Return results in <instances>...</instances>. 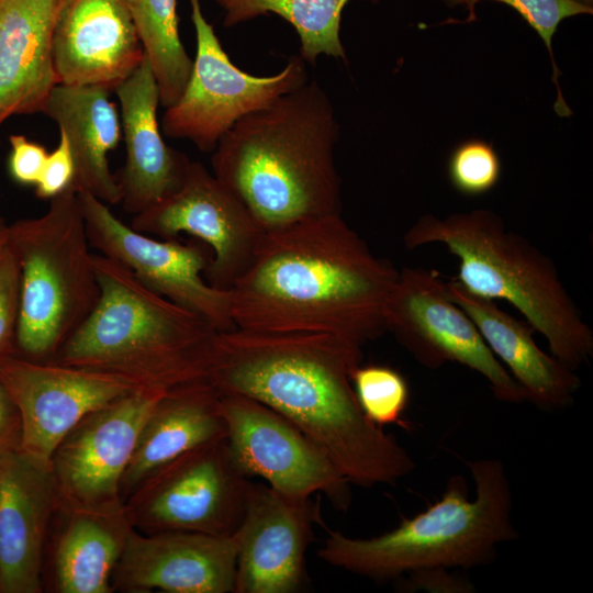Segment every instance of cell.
I'll return each mask as SVG.
<instances>
[{
	"label": "cell",
	"instance_id": "cell-11",
	"mask_svg": "<svg viewBox=\"0 0 593 593\" xmlns=\"http://www.w3.org/2000/svg\"><path fill=\"white\" fill-rule=\"evenodd\" d=\"M225 444L235 468L295 499L324 494L338 510L351 503L350 482L327 452L284 416L245 395L219 393Z\"/></svg>",
	"mask_w": 593,
	"mask_h": 593
},
{
	"label": "cell",
	"instance_id": "cell-25",
	"mask_svg": "<svg viewBox=\"0 0 593 593\" xmlns=\"http://www.w3.org/2000/svg\"><path fill=\"white\" fill-rule=\"evenodd\" d=\"M66 518L53 551L58 593H112V575L134 530L125 508L59 511Z\"/></svg>",
	"mask_w": 593,
	"mask_h": 593
},
{
	"label": "cell",
	"instance_id": "cell-29",
	"mask_svg": "<svg viewBox=\"0 0 593 593\" xmlns=\"http://www.w3.org/2000/svg\"><path fill=\"white\" fill-rule=\"evenodd\" d=\"M351 383L358 404L370 422L380 427L403 425L410 389L401 372L383 365H359L351 373Z\"/></svg>",
	"mask_w": 593,
	"mask_h": 593
},
{
	"label": "cell",
	"instance_id": "cell-14",
	"mask_svg": "<svg viewBox=\"0 0 593 593\" xmlns=\"http://www.w3.org/2000/svg\"><path fill=\"white\" fill-rule=\"evenodd\" d=\"M77 195L91 248L122 264L150 290L200 315L217 332L236 327L230 291L212 287L204 277L211 261L204 247L137 232L92 194L78 191Z\"/></svg>",
	"mask_w": 593,
	"mask_h": 593
},
{
	"label": "cell",
	"instance_id": "cell-34",
	"mask_svg": "<svg viewBox=\"0 0 593 593\" xmlns=\"http://www.w3.org/2000/svg\"><path fill=\"white\" fill-rule=\"evenodd\" d=\"M407 575L406 589L440 593H466L472 585L449 573L445 568L424 569Z\"/></svg>",
	"mask_w": 593,
	"mask_h": 593
},
{
	"label": "cell",
	"instance_id": "cell-3",
	"mask_svg": "<svg viewBox=\"0 0 593 593\" xmlns=\"http://www.w3.org/2000/svg\"><path fill=\"white\" fill-rule=\"evenodd\" d=\"M339 126L316 81L236 122L212 152L213 175L267 232L340 214Z\"/></svg>",
	"mask_w": 593,
	"mask_h": 593
},
{
	"label": "cell",
	"instance_id": "cell-30",
	"mask_svg": "<svg viewBox=\"0 0 593 593\" xmlns=\"http://www.w3.org/2000/svg\"><path fill=\"white\" fill-rule=\"evenodd\" d=\"M502 163L491 143L470 138L458 144L449 155L447 176L459 193L477 197L491 191L500 181Z\"/></svg>",
	"mask_w": 593,
	"mask_h": 593
},
{
	"label": "cell",
	"instance_id": "cell-2",
	"mask_svg": "<svg viewBox=\"0 0 593 593\" xmlns=\"http://www.w3.org/2000/svg\"><path fill=\"white\" fill-rule=\"evenodd\" d=\"M399 270L372 253L340 214L267 233L230 290L236 327L327 333L363 346L385 329Z\"/></svg>",
	"mask_w": 593,
	"mask_h": 593
},
{
	"label": "cell",
	"instance_id": "cell-22",
	"mask_svg": "<svg viewBox=\"0 0 593 593\" xmlns=\"http://www.w3.org/2000/svg\"><path fill=\"white\" fill-rule=\"evenodd\" d=\"M450 298L470 316L484 342L523 389L526 401L542 410L570 405L580 378L562 361L545 353L534 339L535 328L500 309L495 301L474 295L454 278Z\"/></svg>",
	"mask_w": 593,
	"mask_h": 593
},
{
	"label": "cell",
	"instance_id": "cell-1",
	"mask_svg": "<svg viewBox=\"0 0 593 593\" xmlns=\"http://www.w3.org/2000/svg\"><path fill=\"white\" fill-rule=\"evenodd\" d=\"M362 347L327 333L217 332L203 381L254 399L320 445L350 483L394 484L415 462L362 413L351 383Z\"/></svg>",
	"mask_w": 593,
	"mask_h": 593
},
{
	"label": "cell",
	"instance_id": "cell-6",
	"mask_svg": "<svg viewBox=\"0 0 593 593\" xmlns=\"http://www.w3.org/2000/svg\"><path fill=\"white\" fill-rule=\"evenodd\" d=\"M475 499L462 477H452L440 499L394 529L371 538L336 530L317 556L328 564L376 581L433 568H474L493 560L496 547L517 537L512 522V492L503 463H469Z\"/></svg>",
	"mask_w": 593,
	"mask_h": 593
},
{
	"label": "cell",
	"instance_id": "cell-28",
	"mask_svg": "<svg viewBox=\"0 0 593 593\" xmlns=\"http://www.w3.org/2000/svg\"><path fill=\"white\" fill-rule=\"evenodd\" d=\"M448 8H462L467 11L463 23H472L478 20L477 7L481 1H493L505 4L513 9L521 18L538 34L546 45L551 58L553 69V83L557 88V101L555 111L560 116H568L571 110L563 99L559 87V70L552 52L553 36L559 25L566 19L577 15L593 13V7H588L574 0H436Z\"/></svg>",
	"mask_w": 593,
	"mask_h": 593
},
{
	"label": "cell",
	"instance_id": "cell-33",
	"mask_svg": "<svg viewBox=\"0 0 593 593\" xmlns=\"http://www.w3.org/2000/svg\"><path fill=\"white\" fill-rule=\"evenodd\" d=\"M9 142L8 171L11 179L23 186H35L48 155L46 148L21 134L10 135Z\"/></svg>",
	"mask_w": 593,
	"mask_h": 593
},
{
	"label": "cell",
	"instance_id": "cell-37",
	"mask_svg": "<svg viewBox=\"0 0 593 593\" xmlns=\"http://www.w3.org/2000/svg\"><path fill=\"white\" fill-rule=\"evenodd\" d=\"M579 3H582L584 5H588V7H593V0H574Z\"/></svg>",
	"mask_w": 593,
	"mask_h": 593
},
{
	"label": "cell",
	"instance_id": "cell-27",
	"mask_svg": "<svg viewBox=\"0 0 593 593\" xmlns=\"http://www.w3.org/2000/svg\"><path fill=\"white\" fill-rule=\"evenodd\" d=\"M125 1L157 81L159 102L167 108L182 93L192 68L179 34L177 0Z\"/></svg>",
	"mask_w": 593,
	"mask_h": 593
},
{
	"label": "cell",
	"instance_id": "cell-13",
	"mask_svg": "<svg viewBox=\"0 0 593 593\" xmlns=\"http://www.w3.org/2000/svg\"><path fill=\"white\" fill-rule=\"evenodd\" d=\"M131 226L163 239L189 234L211 249L206 281L230 291L257 256L267 232L213 172L189 165L181 186L170 195L134 215Z\"/></svg>",
	"mask_w": 593,
	"mask_h": 593
},
{
	"label": "cell",
	"instance_id": "cell-23",
	"mask_svg": "<svg viewBox=\"0 0 593 593\" xmlns=\"http://www.w3.org/2000/svg\"><path fill=\"white\" fill-rule=\"evenodd\" d=\"M110 92L99 86L57 83L42 112L68 138L75 163L69 189L88 192L108 205L122 201L121 187L108 161V154L122 137L121 116Z\"/></svg>",
	"mask_w": 593,
	"mask_h": 593
},
{
	"label": "cell",
	"instance_id": "cell-10",
	"mask_svg": "<svg viewBox=\"0 0 593 593\" xmlns=\"http://www.w3.org/2000/svg\"><path fill=\"white\" fill-rule=\"evenodd\" d=\"M383 324L423 366L437 369L447 362L460 363L482 376L500 401H526L473 321L450 298L439 272L422 267L399 270L384 304Z\"/></svg>",
	"mask_w": 593,
	"mask_h": 593
},
{
	"label": "cell",
	"instance_id": "cell-36",
	"mask_svg": "<svg viewBox=\"0 0 593 593\" xmlns=\"http://www.w3.org/2000/svg\"><path fill=\"white\" fill-rule=\"evenodd\" d=\"M8 228L9 224L5 222V220L0 215V245L5 243L7 236H8Z\"/></svg>",
	"mask_w": 593,
	"mask_h": 593
},
{
	"label": "cell",
	"instance_id": "cell-8",
	"mask_svg": "<svg viewBox=\"0 0 593 593\" xmlns=\"http://www.w3.org/2000/svg\"><path fill=\"white\" fill-rule=\"evenodd\" d=\"M250 480L233 465L225 437L167 462L125 499L124 508L142 534L191 532L233 536Z\"/></svg>",
	"mask_w": 593,
	"mask_h": 593
},
{
	"label": "cell",
	"instance_id": "cell-18",
	"mask_svg": "<svg viewBox=\"0 0 593 593\" xmlns=\"http://www.w3.org/2000/svg\"><path fill=\"white\" fill-rule=\"evenodd\" d=\"M145 57L125 0H64L53 40L57 83L110 91Z\"/></svg>",
	"mask_w": 593,
	"mask_h": 593
},
{
	"label": "cell",
	"instance_id": "cell-24",
	"mask_svg": "<svg viewBox=\"0 0 593 593\" xmlns=\"http://www.w3.org/2000/svg\"><path fill=\"white\" fill-rule=\"evenodd\" d=\"M225 437L220 394L208 382L194 381L167 390L143 425L121 481L125 499L150 473L180 455Z\"/></svg>",
	"mask_w": 593,
	"mask_h": 593
},
{
	"label": "cell",
	"instance_id": "cell-31",
	"mask_svg": "<svg viewBox=\"0 0 593 593\" xmlns=\"http://www.w3.org/2000/svg\"><path fill=\"white\" fill-rule=\"evenodd\" d=\"M20 314V270L5 243L0 245V363L16 355Z\"/></svg>",
	"mask_w": 593,
	"mask_h": 593
},
{
	"label": "cell",
	"instance_id": "cell-12",
	"mask_svg": "<svg viewBox=\"0 0 593 593\" xmlns=\"http://www.w3.org/2000/svg\"><path fill=\"white\" fill-rule=\"evenodd\" d=\"M167 390L138 388L91 412L55 449L59 511L124 507L121 481L153 407Z\"/></svg>",
	"mask_w": 593,
	"mask_h": 593
},
{
	"label": "cell",
	"instance_id": "cell-7",
	"mask_svg": "<svg viewBox=\"0 0 593 593\" xmlns=\"http://www.w3.org/2000/svg\"><path fill=\"white\" fill-rule=\"evenodd\" d=\"M5 242L20 270L16 356L51 362L100 295L77 192L68 189L44 214L9 224Z\"/></svg>",
	"mask_w": 593,
	"mask_h": 593
},
{
	"label": "cell",
	"instance_id": "cell-5",
	"mask_svg": "<svg viewBox=\"0 0 593 593\" xmlns=\"http://www.w3.org/2000/svg\"><path fill=\"white\" fill-rule=\"evenodd\" d=\"M415 249L440 244L458 259L454 278L468 292L513 305L577 370L593 357V331L564 288L553 261L490 210L418 217L403 236Z\"/></svg>",
	"mask_w": 593,
	"mask_h": 593
},
{
	"label": "cell",
	"instance_id": "cell-26",
	"mask_svg": "<svg viewBox=\"0 0 593 593\" xmlns=\"http://www.w3.org/2000/svg\"><path fill=\"white\" fill-rule=\"evenodd\" d=\"M224 11L223 25L231 27L272 13L296 31L300 57L315 64L320 55L346 60L340 40L343 10L350 0H214ZM378 2L380 0H369Z\"/></svg>",
	"mask_w": 593,
	"mask_h": 593
},
{
	"label": "cell",
	"instance_id": "cell-17",
	"mask_svg": "<svg viewBox=\"0 0 593 593\" xmlns=\"http://www.w3.org/2000/svg\"><path fill=\"white\" fill-rule=\"evenodd\" d=\"M233 536L133 530L112 575L122 592L234 593Z\"/></svg>",
	"mask_w": 593,
	"mask_h": 593
},
{
	"label": "cell",
	"instance_id": "cell-4",
	"mask_svg": "<svg viewBox=\"0 0 593 593\" xmlns=\"http://www.w3.org/2000/svg\"><path fill=\"white\" fill-rule=\"evenodd\" d=\"M99 300L53 362L169 390L201 381L217 331L146 287L128 268L92 255Z\"/></svg>",
	"mask_w": 593,
	"mask_h": 593
},
{
	"label": "cell",
	"instance_id": "cell-32",
	"mask_svg": "<svg viewBox=\"0 0 593 593\" xmlns=\"http://www.w3.org/2000/svg\"><path fill=\"white\" fill-rule=\"evenodd\" d=\"M75 163L68 138L59 132L57 147L48 153L42 174L35 184L40 199L51 200L67 191L74 181Z\"/></svg>",
	"mask_w": 593,
	"mask_h": 593
},
{
	"label": "cell",
	"instance_id": "cell-15",
	"mask_svg": "<svg viewBox=\"0 0 593 593\" xmlns=\"http://www.w3.org/2000/svg\"><path fill=\"white\" fill-rule=\"evenodd\" d=\"M0 381L20 415L19 450L46 467L82 418L138 389L113 374L16 355L0 363Z\"/></svg>",
	"mask_w": 593,
	"mask_h": 593
},
{
	"label": "cell",
	"instance_id": "cell-16",
	"mask_svg": "<svg viewBox=\"0 0 593 593\" xmlns=\"http://www.w3.org/2000/svg\"><path fill=\"white\" fill-rule=\"evenodd\" d=\"M320 521L310 499L284 495L268 484L248 488L237 547L234 593H294L306 581L305 553Z\"/></svg>",
	"mask_w": 593,
	"mask_h": 593
},
{
	"label": "cell",
	"instance_id": "cell-35",
	"mask_svg": "<svg viewBox=\"0 0 593 593\" xmlns=\"http://www.w3.org/2000/svg\"><path fill=\"white\" fill-rule=\"evenodd\" d=\"M21 421L18 409L0 381V452L20 448Z\"/></svg>",
	"mask_w": 593,
	"mask_h": 593
},
{
	"label": "cell",
	"instance_id": "cell-9",
	"mask_svg": "<svg viewBox=\"0 0 593 593\" xmlns=\"http://www.w3.org/2000/svg\"><path fill=\"white\" fill-rule=\"evenodd\" d=\"M195 32V56L187 85L161 119L170 138L191 141L213 152L222 136L240 119L307 81L305 61L291 57L272 76H254L234 65L223 49L200 0H189Z\"/></svg>",
	"mask_w": 593,
	"mask_h": 593
},
{
	"label": "cell",
	"instance_id": "cell-19",
	"mask_svg": "<svg viewBox=\"0 0 593 593\" xmlns=\"http://www.w3.org/2000/svg\"><path fill=\"white\" fill-rule=\"evenodd\" d=\"M59 512L51 467L0 452V593H41L48 528Z\"/></svg>",
	"mask_w": 593,
	"mask_h": 593
},
{
	"label": "cell",
	"instance_id": "cell-20",
	"mask_svg": "<svg viewBox=\"0 0 593 593\" xmlns=\"http://www.w3.org/2000/svg\"><path fill=\"white\" fill-rule=\"evenodd\" d=\"M114 91L125 143V164L116 178L123 209L135 215L174 193L191 160L163 138L157 119L159 90L146 56Z\"/></svg>",
	"mask_w": 593,
	"mask_h": 593
},
{
	"label": "cell",
	"instance_id": "cell-21",
	"mask_svg": "<svg viewBox=\"0 0 593 593\" xmlns=\"http://www.w3.org/2000/svg\"><path fill=\"white\" fill-rule=\"evenodd\" d=\"M64 0H0V125L43 112L57 85L53 40Z\"/></svg>",
	"mask_w": 593,
	"mask_h": 593
}]
</instances>
